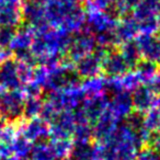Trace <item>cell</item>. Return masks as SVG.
Listing matches in <instances>:
<instances>
[{"mask_svg":"<svg viewBox=\"0 0 160 160\" xmlns=\"http://www.w3.org/2000/svg\"><path fill=\"white\" fill-rule=\"evenodd\" d=\"M14 83L13 68L10 62H3L0 67V85L5 88L12 87Z\"/></svg>","mask_w":160,"mask_h":160,"instance_id":"6da1fadb","label":"cell"},{"mask_svg":"<svg viewBox=\"0 0 160 160\" xmlns=\"http://www.w3.org/2000/svg\"><path fill=\"white\" fill-rule=\"evenodd\" d=\"M9 42V31L8 30H1L0 31V46H5Z\"/></svg>","mask_w":160,"mask_h":160,"instance_id":"7a4b0ae2","label":"cell"},{"mask_svg":"<svg viewBox=\"0 0 160 160\" xmlns=\"http://www.w3.org/2000/svg\"><path fill=\"white\" fill-rule=\"evenodd\" d=\"M8 56H9V54H8L7 49L3 48L2 46H0V64L6 62V60L8 59Z\"/></svg>","mask_w":160,"mask_h":160,"instance_id":"3957f363","label":"cell"},{"mask_svg":"<svg viewBox=\"0 0 160 160\" xmlns=\"http://www.w3.org/2000/svg\"><path fill=\"white\" fill-rule=\"evenodd\" d=\"M2 128H3V124H2V121L0 120V135H1V132H2Z\"/></svg>","mask_w":160,"mask_h":160,"instance_id":"277c9868","label":"cell"},{"mask_svg":"<svg viewBox=\"0 0 160 160\" xmlns=\"http://www.w3.org/2000/svg\"><path fill=\"white\" fill-rule=\"evenodd\" d=\"M3 156V153H2V149H1V146H0V159H1V157Z\"/></svg>","mask_w":160,"mask_h":160,"instance_id":"5b68a950","label":"cell"},{"mask_svg":"<svg viewBox=\"0 0 160 160\" xmlns=\"http://www.w3.org/2000/svg\"><path fill=\"white\" fill-rule=\"evenodd\" d=\"M2 5H3V0H0V9L2 8Z\"/></svg>","mask_w":160,"mask_h":160,"instance_id":"8992f818","label":"cell"},{"mask_svg":"<svg viewBox=\"0 0 160 160\" xmlns=\"http://www.w3.org/2000/svg\"><path fill=\"white\" fill-rule=\"evenodd\" d=\"M6 160H12V159H6Z\"/></svg>","mask_w":160,"mask_h":160,"instance_id":"52a82bcc","label":"cell"}]
</instances>
